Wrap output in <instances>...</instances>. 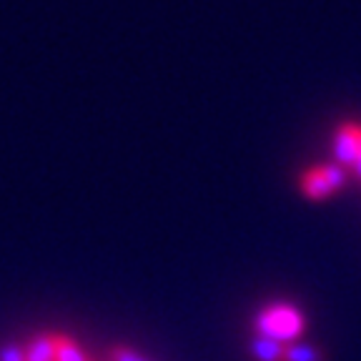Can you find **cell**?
<instances>
[{
    "label": "cell",
    "mask_w": 361,
    "mask_h": 361,
    "mask_svg": "<svg viewBox=\"0 0 361 361\" xmlns=\"http://www.w3.org/2000/svg\"><path fill=\"white\" fill-rule=\"evenodd\" d=\"M23 351H25V361H56V354H53V331L35 334L30 338V344Z\"/></svg>",
    "instance_id": "6"
},
{
    "label": "cell",
    "mask_w": 361,
    "mask_h": 361,
    "mask_svg": "<svg viewBox=\"0 0 361 361\" xmlns=\"http://www.w3.org/2000/svg\"><path fill=\"white\" fill-rule=\"evenodd\" d=\"M354 173L361 178V151H359V158H356V164H354Z\"/></svg>",
    "instance_id": "10"
},
{
    "label": "cell",
    "mask_w": 361,
    "mask_h": 361,
    "mask_svg": "<svg viewBox=\"0 0 361 361\" xmlns=\"http://www.w3.org/2000/svg\"><path fill=\"white\" fill-rule=\"evenodd\" d=\"M108 356H111V361H151V359H146L143 354H138L135 349L123 346V344L111 346V349H108Z\"/></svg>",
    "instance_id": "8"
},
{
    "label": "cell",
    "mask_w": 361,
    "mask_h": 361,
    "mask_svg": "<svg viewBox=\"0 0 361 361\" xmlns=\"http://www.w3.org/2000/svg\"><path fill=\"white\" fill-rule=\"evenodd\" d=\"M361 151V123L346 121L334 130V161L344 169H354Z\"/></svg>",
    "instance_id": "3"
},
{
    "label": "cell",
    "mask_w": 361,
    "mask_h": 361,
    "mask_svg": "<svg viewBox=\"0 0 361 361\" xmlns=\"http://www.w3.org/2000/svg\"><path fill=\"white\" fill-rule=\"evenodd\" d=\"M53 354L56 361H88L85 351L75 344V338L61 331H53Z\"/></svg>",
    "instance_id": "5"
},
{
    "label": "cell",
    "mask_w": 361,
    "mask_h": 361,
    "mask_svg": "<svg viewBox=\"0 0 361 361\" xmlns=\"http://www.w3.org/2000/svg\"><path fill=\"white\" fill-rule=\"evenodd\" d=\"M283 354H286V344L254 334V338H251V356L256 361H283Z\"/></svg>",
    "instance_id": "4"
},
{
    "label": "cell",
    "mask_w": 361,
    "mask_h": 361,
    "mask_svg": "<svg viewBox=\"0 0 361 361\" xmlns=\"http://www.w3.org/2000/svg\"><path fill=\"white\" fill-rule=\"evenodd\" d=\"M254 329L259 336L274 338V341H281V344H293V341H299L304 336L306 316L296 304L274 301V304H266L256 314Z\"/></svg>",
    "instance_id": "1"
},
{
    "label": "cell",
    "mask_w": 361,
    "mask_h": 361,
    "mask_svg": "<svg viewBox=\"0 0 361 361\" xmlns=\"http://www.w3.org/2000/svg\"><path fill=\"white\" fill-rule=\"evenodd\" d=\"M0 361H25V351L18 344H6L0 349Z\"/></svg>",
    "instance_id": "9"
},
{
    "label": "cell",
    "mask_w": 361,
    "mask_h": 361,
    "mask_svg": "<svg viewBox=\"0 0 361 361\" xmlns=\"http://www.w3.org/2000/svg\"><path fill=\"white\" fill-rule=\"evenodd\" d=\"M346 178H349V169H344V166H338L336 161H331V164L309 166V169L301 173L299 188L309 201H326L338 188L346 186Z\"/></svg>",
    "instance_id": "2"
},
{
    "label": "cell",
    "mask_w": 361,
    "mask_h": 361,
    "mask_svg": "<svg viewBox=\"0 0 361 361\" xmlns=\"http://www.w3.org/2000/svg\"><path fill=\"white\" fill-rule=\"evenodd\" d=\"M326 354L316 346L306 344V341H293V344H286V354H283V361H324Z\"/></svg>",
    "instance_id": "7"
}]
</instances>
